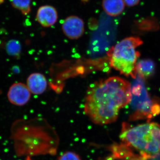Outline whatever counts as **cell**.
I'll list each match as a JSON object with an SVG mask.
<instances>
[{
    "instance_id": "obj_6",
    "label": "cell",
    "mask_w": 160,
    "mask_h": 160,
    "mask_svg": "<svg viewBox=\"0 0 160 160\" xmlns=\"http://www.w3.org/2000/svg\"><path fill=\"white\" fill-rule=\"evenodd\" d=\"M7 97L12 104L15 106H22L29 102L31 92L25 84L20 82L15 83L9 88Z\"/></svg>"
},
{
    "instance_id": "obj_13",
    "label": "cell",
    "mask_w": 160,
    "mask_h": 160,
    "mask_svg": "<svg viewBox=\"0 0 160 160\" xmlns=\"http://www.w3.org/2000/svg\"><path fill=\"white\" fill-rule=\"evenodd\" d=\"M6 49L7 53L10 55L18 56L21 51V44L17 40H10L6 44Z\"/></svg>"
},
{
    "instance_id": "obj_3",
    "label": "cell",
    "mask_w": 160,
    "mask_h": 160,
    "mask_svg": "<svg viewBox=\"0 0 160 160\" xmlns=\"http://www.w3.org/2000/svg\"><path fill=\"white\" fill-rule=\"evenodd\" d=\"M142 43L137 37L126 38L120 41L108 52L110 66L121 74L135 78L137 75L136 65L140 55L137 49Z\"/></svg>"
},
{
    "instance_id": "obj_16",
    "label": "cell",
    "mask_w": 160,
    "mask_h": 160,
    "mask_svg": "<svg viewBox=\"0 0 160 160\" xmlns=\"http://www.w3.org/2000/svg\"><path fill=\"white\" fill-rule=\"evenodd\" d=\"M26 160H32L31 159V158L30 157H27L26 158Z\"/></svg>"
},
{
    "instance_id": "obj_4",
    "label": "cell",
    "mask_w": 160,
    "mask_h": 160,
    "mask_svg": "<svg viewBox=\"0 0 160 160\" xmlns=\"http://www.w3.org/2000/svg\"><path fill=\"white\" fill-rule=\"evenodd\" d=\"M145 79L137 74L132 83V98L129 103L132 112L129 120H150L160 113V104L151 98Z\"/></svg>"
},
{
    "instance_id": "obj_5",
    "label": "cell",
    "mask_w": 160,
    "mask_h": 160,
    "mask_svg": "<svg viewBox=\"0 0 160 160\" xmlns=\"http://www.w3.org/2000/svg\"><path fill=\"white\" fill-rule=\"evenodd\" d=\"M62 29L64 34L70 39H78L85 32L84 21L76 16H70L64 20Z\"/></svg>"
},
{
    "instance_id": "obj_11",
    "label": "cell",
    "mask_w": 160,
    "mask_h": 160,
    "mask_svg": "<svg viewBox=\"0 0 160 160\" xmlns=\"http://www.w3.org/2000/svg\"><path fill=\"white\" fill-rule=\"evenodd\" d=\"M119 152H117L116 156L122 160H147L135 153L129 148L122 145L119 148Z\"/></svg>"
},
{
    "instance_id": "obj_15",
    "label": "cell",
    "mask_w": 160,
    "mask_h": 160,
    "mask_svg": "<svg viewBox=\"0 0 160 160\" xmlns=\"http://www.w3.org/2000/svg\"><path fill=\"white\" fill-rule=\"evenodd\" d=\"M125 4L129 7H132L137 5L140 0H124Z\"/></svg>"
},
{
    "instance_id": "obj_2",
    "label": "cell",
    "mask_w": 160,
    "mask_h": 160,
    "mask_svg": "<svg viewBox=\"0 0 160 160\" xmlns=\"http://www.w3.org/2000/svg\"><path fill=\"white\" fill-rule=\"evenodd\" d=\"M120 137L123 145L146 160L160 152V125L158 123L131 126L124 123Z\"/></svg>"
},
{
    "instance_id": "obj_9",
    "label": "cell",
    "mask_w": 160,
    "mask_h": 160,
    "mask_svg": "<svg viewBox=\"0 0 160 160\" xmlns=\"http://www.w3.org/2000/svg\"><path fill=\"white\" fill-rule=\"evenodd\" d=\"M124 0H102V6L104 11L112 17H116L122 13L125 8Z\"/></svg>"
},
{
    "instance_id": "obj_10",
    "label": "cell",
    "mask_w": 160,
    "mask_h": 160,
    "mask_svg": "<svg viewBox=\"0 0 160 160\" xmlns=\"http://www.w3.org/2000/svg\"><path fill=\"white\" fill-rule=\"evenodd\" d=\"M155 68V63L150 59L141 60L137 63V74L145 79L149 78L153 74Z\"/></svg>"
},
{
    "instance_id": "obj_7",
    "label": "cell",
    "mask_w": 160,
    "mask_h": 160,
    "mask_svg": "<svg viewBox=\"0 0 160 160\" xmlns=\"http://www.w3.org/2000/svg\"><path fill=\"white\" fill-rule=\"evenodd\" d=\"M58 18L57 11L53 6L46 5L41 6L38 9L36 19L43 27H49L53 26L56 22Z\"/></svg>"
},
{
    "instance_id": "obj_12",
    "label": "cell",
    "mask_w": 160,
    "mask_h": 160,
    "mask_svg": "<svg viewBox=\"0 0 160 160\" xmlns=\"http://www.w3.org/2000/svg\"><path fill=\"white\" fill-rule=\"evenodd\" d=\"M10 2L13 7L24 15L29 14L31 11V0H10Z\"/></svg>"
},
{
    "instance_id": "obj_8",
    "label": "cell",
    "mask_w": 160,
    "mask_h": 160,
    "mask_svg": "<svg viewBox=\"0 0 160 160\" xmlns=\"http://www.w3.org/2000/svg\"><path fill=\"white\" fill-rule=\"evenodd\" d=\"M27 83L29 90L34 94H42L47 88L46 78L40 73L36 72L30 75L27 79Z\"/></svg>"
},
{
    "instance_id": "obj_1",
    "label": "cell",
    "mask_w": 160,
    "mask_h": 160,
    "mask_svg": "<svg viewBox=\"0 0 160 160\" xmlns=\"http://www.w3.org/2000/svg\"><path fill=\"white\" fill-rule=\"evenodd\" d=\"M131 98L129 82L112 77L90 85L86 92L84 112L94 124H110L116 121L120 109L129 105Z\"/></svg>"
},
{
    "instance_id": "obj_14",
    "label": "cell",
    "mask_w": 160,
    "mask_h": 160,
    "mask_svg": "<svg viewBox=\"0 0 160 160\" xmlns=\"http://www.w3.org/2000/svg\"><path fill=\"white\" fill-rule=\"evenodd\" d=\"M58 160H82L79 156L72 152H64L58 158Z\"/></svg>"
}]
</instances>
